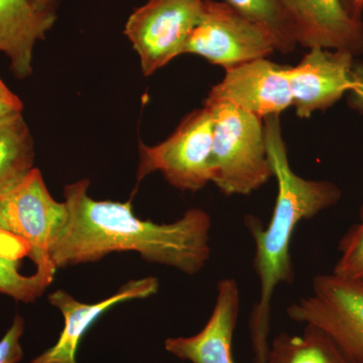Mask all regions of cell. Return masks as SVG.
<instances>
[{
    "label": "cell",
    "instance_id": "obj_15",
    "mask_svg": "<svg viewBox=\"0 0 363 363\" xmlns=\"http://www.w3.org/2000/svg\"><path fill=\"white\" fill-rule=\"evenodd\" d=\"M23 257L33 260L30 247L0 223V294L32 303L51 285L56 272L37 269L30 276L23 274L21 260Z\"/></svg>",
    "mask_w": 363,
    "mask_h": 363
},
{
    "label": "cell",
    "instance_id": "obj_14",
    "mask_svg": "<svg viewBox=\"0 0 363 363\" xmlns=\"http://www.w3.org/2000/svg\"><path fill=\"white\" fill-rule=\"evenodd\" d=\"M56 13L43 11L30 0H0V52L20 80L33 74L35 45L54 26Z\"/></svg>",
    "mask_w": 363,
    "mask_h": 363
},
{
    "label": "cell",
    "instance_id": "obj_22",
    "mask_svg": "<svg viewBox=\"0 0 363 363\" xmlns=\"http://www.w3.org/2000/svg\"><path fill=\"white\" fill-rule=\"evenodd\" d=\"M352 75L354 85L350 91V105L352 108L363 112V62H354Z\"/></svg>",
    "mask_w": 363,
    "mask_h": 363
},
{
    "label": "cell",
    "instance_id": "obj_1",
    "mask_svg": "<svg viewBox=\"0 0 363 363\" xmlns=\"http://www.w3.org/2000/svg\"><path fill=\"white\" fill-rule=\"evenodd\" d=\"M89 180L64 188L68 218L50 252L58 269L98 262L108 253L135 252L143 259L174 267L189 276L201 272L211 257L212 219L192 208L173 223L142 220L131 201H98L88 195Z\"/></svg>",
    "mask_w": 363,
    "mask_h": 363
},
{
    "label": "cell",
    "instance_id": "obj_8",
    "mask_svg": "<svg viewBox=\"0 0 363 363\" xmlns=\"http://www.w3.org/2000/svg\"><path fill=\"white\" fill-rule=\"evenodd\" d=\"M67 218L66 203L52 197L39 169L0 196V223L30 247L37 269L56 272L50 252Z\"/></svg>",
    "mask_w": 363,
    "mask_h": 363
},
{
    "label": "cell",
    "instance_id": "obj_19",
    "mask_svg": "<svg viewBox=\"0 0 363 363\" xmlns=\"http://www.w3.org/2000/svg\"><path fill=\"white\" fill-rule=\"evenodd\" d=\"M340 257L334 267L333 274L342 278L363 281V206L360 210L359 223L350 227L340 242Z\"/></svg>",
    "mask_w": 363,
    "mask_h": 363
},
{
    "label": "cell",
    "instance_id": "obj_20",
    "mask_svg": "<svg viewBox=\"0 0 363 363\" xmlns=\"http://www.w3.org/2000/svg\"><path fill=\"white\" fill-rule=\"evenodd\" d=\"M25 332V320L21 315L14 317L11 328L0 340V363H18L23 358L21 338Z\"/></svg>",
    "mask_w": 363,
    "mask_h": 363
},
{
    "label": "cell",
    "instance_id": "obj_6",
    "mask_svg": "<svg viewBox=\"0 0 363 363\" xmlns=\"http://www.w3.org/2000/svg\"><path fill=\"white\" fill-rule=\"evenodd\" d=\"M277 51L271 33L227 2L204 0L201 18L185 54H194L225 70Z\"/></svg>",
    "mask_w": 363,
    "mask_h": 363
},
{
    "label": "cell",
    "instance_id": "obj_16",
    "mask_svg": "<svg viewBox=\"0 0 363 363\" xmlns=\"http://www.w3.org/2000/svg\"><path fill=\"white\" fill-rule=\"evenodd\" d=\"M35 143L23 112L0 118V196L13 190L35 169Z\"/></svg>",
    "mask_w": 363,
    "mask_h": 363
},
{
    "label": "cell",
    "instance_id": "obj_12",
    "mask_svg": "<svg viewBox=\"0 0 363 363\" xmlns=\"http://www.w3.org/2000/svg\"><path fill=\"white\" fill-rule=\"evenodd\" d=\"M159 291V279L147 277L128 281L111 297L95 304H84L72 297L66 291L50 294V304L56 307L65 319L64 329L54 346L33 358L30 363H78L79 345L86 332L107 310L119 303L135 298H147Z\"/></svg>",
    "mask_w": 363,
    "mask_h": 363
},
{
    "label": "cell",
    "instance_id": "obj_11",
    "mask_svg": "<svg viewBox=\"0 0 363 363\" xmlns=\"http://www.w3.org/2000/svg\"><path fill=\"white\" fill-rule=\"evenodd\" d=\"M297 44L363 55V21L351 18L340 0H279Z\"/></svg>",
    "mask_w": 363,
    "mask_h": 363
},
{
    "label": "cell",
    "instance_id": "obj_5",
    "mask_svg": "<svg viewBox=\"0 0 363 363\" xmlns=\"http://www.w3.org/2000/svg\"><path fill=\"white\" fill-rule=\"evenodd\" d=\"M293 321L313 325L330 336L339 347L363 363V281L337 274H317L312 293L286 308Z\"/></svg>",
    "mask_w": 363,
    "mask_h": 363
},
{
    "label": "cell",
    "instance_id": "obj_23",
    "mask_svg": "<svg viewBox=\"0 0 363 363\" xmlns=\"http://www.w3.org/2000/svg\"><path fill=\"white\" fill-rule=\"evenodd\" d=\"M341 4L351 18L363 21V0H340Z\"/></svg>",
    "mask_w": 363,
    "mask_h": 363
},
{
    "label": "cell",
    "instance_id": "obj_3",
    "mask_svg": "<svg viewBox=\"0 0 363 363\" xmlns=\"http://www.w3.org/2000/svg\"><path fill=\"white\" fill-rule=\"evenodd\" d=\"M204 106L213 119L212 183L225 196L250 195L266 185L274 175L262 119L224 102Z\"/></svg>",
    "mask_w": 363,
    "mask_h": 363
},
{
    "label": "cell",
    "instance_id": "obj_4",
    "mask_svg": "<svg viewBox=\"0 0 363 363\" xmlns=\"http://www.w3.org/2000/svg\"><path fill=\"white\" fill-rule=\"evenodd\" d=\"M212 140L213 119L209 109L203 106L190 112L164 142L152 147L140 143L138 181L161 172L169 185L179 190H202L211 182Z\"/></svg>",
    "mask_w": 363,
    "mask_h": 363
},
{
    "label": "cell",
    "instance_id": "obj_17",
    "mask_svg": "<svg viewBox=\"0 0 363 363\" xmlns=\"http://www.w3.org/2000/svg\"><path fill=\"white\" fill-rule=\"evenodd\" d=\"M266 363H358L348 357L330 336L313 325L302 333H279L271 341Z\"/></svg>",
    "mask_w": 363,
    "mask_h": 363
},
{
    "label": "cell",
    "instance_id": "obj_24",
    "mask_svg": "<svg viewBox=\"0 0 363 363\" xmlns=\"http://www.w3.org/2000/svg\"><path fill=\"white\" fill-rule=\"evenodd\" d=\"M30 1L40 11L56 13V7L62 0H30Z\"/></svg>",
    "mask_w": 363,
    "mask_h": 363
},
{
    "label": "cell",
    "instance_id": "obj_2",
    "mask_svg": "<svg viewBox=\"0 0 363 363\" xmlns=\"http://www.w3.org/2000/svg\"><path fill=\"white\" fill-rule=\"evenodd\" d=\"M267 155L278 181V196L272 218L264 228L255 216L245 217V226L255 240L253 267L259 283V298L248 320L253 363H266L271 334L272 301L277 289L295 279L291 245L296 228L303 220L337 204L342 192L330 181L307 180L289 164L279 116L264 118Z\"/></svg>",
    "mask_w": 363,
    "mask_h": 363
},
{
    "label": "cell",
    "instance_id": "obj_10",
    "mask_svg": "<svg viewBox=\"0 0 363 363\" xmlns=\"http://www.w3.org/2000/svg\"><path fill=\"white\" fill-rule=\"evenodd\" d=\"M354 58L348 52L314 48L297 66L286 68L293 106L300 118L327 111L352 90Z\"/></svg>",
    "mask_w": 363,
    "mask_h": 363
},
{
    "label": "cell",
    "instance_id": "obj_21",
    "mask_svg": "<svg viewBox=\"0 0 363 363\" xmlns=\"http://www.w3.org/2000/svg\"><path fill=\"white\" fill-rule=\"evenodd\" d=\"M23 101L9 89L0 78V118L23 112Z\"/></svg>",
    "mask_w": 363,
    "mask_h": 363
},
{
    "label": "cell",
    "instance_id": "obj_9",
    "mask_svg": "<svg viewBox=\"0 0 363 363\" xmlns=\"http://www.w3.org/2000/svg\"><path fill=\"white\" fill-rule=\"evenodd\" d=\"M286 68L267 58L233 67L225 70V77L212 87L205 102H224L262 119L279 116L293 106Z\"/></svg>",
    "mask_w": 363,
    "mask_h": 363
},
{
    "label": "cell",
    "instance_id": "obj_18",
    "mask_svg": "<svg viewBox=\"0 0 363 363\" xmlns=\"http://www.w3.org/2000/svg\"><path fill=\"white\" fill-rule=\"evenodd\" d=\"M225 2L264 26L276 42L277 51L288 54L297 47L292 26L279 0H225Z\"/></svg>",
    "mask_w": 363,
    "mask_h": 363
},
{
    "label": "cell",
    "instance_id": "obj_7",
    "mask_svg": "<svg viewBox=\"0 0 363 363\" xmlns=\"http://www.w3.org/2000/svg\"><path fill=\"white\" fill-rule=\"evenodd\" d=\"M203 6L204 0H149L133 11L124 35L140 57L143 75H152L185 54Z\"/></svg>",
    "mask_w": 363,
    "mask_h": 363
},
{
    "label": "cell",
    "instance_id": "obj_13",
    "mask_svg": "<svg viewBox=\"0 0 363 363\" xmlns=\"http://www.w3.org/2000/svg\"><path fill=\"white\" fill-rule=\"evenodd\" d=\"M240 311L238 281L222 279L217 283L213 311L201 331L189 337H171L164 350L181 360L192 363H235L233 353L234 332Z\"/></svg>",
    "mask_w": 363,
    "mask_h": 363
}]
</instances>
